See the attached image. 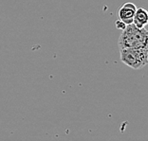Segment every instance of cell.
I'll return each mask as SVG.
<instances>
[{"instance_id":"6da1fadb","label":"cell","mask_w":148,"mask_h":141,"mask_svg":"<svg viewBox=\"0 0 148 141\" xmlns=\"http://www.w3.org/2000/svg\"><path fill=\"white\" fill-rule=\"evenodd\" d=\"M148 32L143 29H138L133 24L127 25L121 34L118 45L119 48H148Z\"/></svg>"},{"instance_id":"7a4b0ae2","label":"cell","mask_w":148,"mask_h":141,"mask_svg":"<svg viewBox=\"0 0 148 141\" xmlns=\"http://www.w3.org/2000/svg\"><path fill=\"white\" fill-rule=\"evenodd\" d=\"M121 61L133 69H142L148 63V48H123L120 49Z\"/></svg>"},{"instance_id":"3957f363","label":"cell","mask_w":148,"mask_h":141,"mask_svg":"<svg viewBox=\"0 0 148 141\" xmlns=\"http://www.w3.org/2000/svg\"><path fill=\"white\" fill-rule=\"evenodd\" d=\"M137 7L133 3H125L120 8V10L118 11V18L121 21H123L126 26L130 25L133 23V18L134 14L136 12Z\"/></svg>"},{"instance_id":"277c9868","label":"cell","mask_w":148,"mask_h":141,"mask_svg":"<svg viewBox=\"0 0 148 141\" xmlns=\"http://www.w3.org/2000/svg\"><path fill=\"white\" fill-rule=\"evenodd\" d=\"M132 24L136 26L138 29L145 28V26L148 24V12L146 10L143 8H139L136 10Z\"/></svg>"},{"instance_id":"5b68a950","label":"cell","mask_w":148,"mask_h":141,"mask_svg":"<svg viewBox=\"0 0 148 141\" xmlns=\"http://www.w3.org/2000/svg\"><path fill=\"white\" fill-rule=\"evenodd\" d=\"M115 26H116V28L118 29H121V31H123V29H125V27H126V25L124 24L123 21H121L120 19H118L117 21L115 22Z\"/></svg>"}]
</instances>
